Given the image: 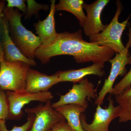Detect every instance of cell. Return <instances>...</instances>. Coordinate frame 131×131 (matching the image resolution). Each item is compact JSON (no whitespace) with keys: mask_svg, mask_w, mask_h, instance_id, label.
<instances>
[{"mask_svg":"<svg viewBox=\"0 0 131 131\" xmlns=\"http://www.w3.org/2000/svg\"><path fill=\"white\" fill-rule=\"evenodd\" d=\"M50 12L43 20H39L37 23L34 24L36 33L40 38V46L50 44L55 41L58 33L56 29L55 14L56 12V1H51Z\"/></svg>","mask_w":131,"mask_h":131,"instance_id":"obj_13","label":"cell"},{"mask_svg":"<svg viewBox=\"0 0 131 131\" xmlns=\"http://www.w3.org/2000/svg\"><path fill=\"white\" fill-rule=\"evenodd\" d=\"M115 100L120 109L119 122L131 121V86L116 95Z\"/></svg>","mask_w":131,"mask_h":131,"instance_id":"obj_17","label":"cell"},{"mask_svg":"<svg viewBox=\"0 0 131 131\" xmlns=\"http://www.w3.org/2000/svg\"><path fill=\"white\" fill-rule=\"evenodd\" d=\"M116 5L115 14L110 24L103 31L91 36L89 39L91 43L109 47L115 53H120L125 48L121 40V37L128 24L131 14L126 20L120 23L118 18L123 9V5L120 1H117Z\"/></svg>","mask_w":131,"mask_h":131,"instance_id":"obj_3","label":"cell"},{"mask_svg":"<svg viewBox=\"0 0 131 131\" xmlns=\"http://www.w3.org/2000/svg\"><path fill=\"white\" fill-rule=\"evenodd\" d=\"M108 106L106 108L97 106L94 119L91 124L86 122L84 113L80 116L81 125L84 131H109V125L113 120L119 117L120 109L118 106H115L114 101L109 96Z\"/></svg>","mask_w":131,"mask_h":131,"instance_id":"obj_8","label":"cell"},{"mask_svg":"<svg viewBox=\"0 0 131 131\" xmlns=\"http://www.w3.org/2000/svg\"><path fill=\"white\" fill-rule=\"evenodd\" d=\"M3 14L8 21L9 35L15 44L26 57L34 60L35 51L41 45L40 38L23 25L21 18L24 14L17 8L7 7Z\"/></svg>","mask_w":131,"mask_h":131,"instance_id":"obj_2","label":"cell"},{"mask_svg":"<svg viewBox=\"0 0 131 131\" xmlns=\"http://www.w3.org/2000/svg\"><path fill=\"white\" fill-rule=\"evenodd\" d=\"M97 97L94 84L85 78L78 84H73L68 93L60 95L59 100L52 103V106L55 108L59 106L73 104L86 109L88 106L86 98L96 99Z\"/></svg>","mask_w":131,"mask_h":131,"instance_id":"obj_7","label":"cell"},{"mask_svg":"<svg viewBox=\"0 0 131 131\" xmlns=\"http://www.w3.org/2000/svg\"><path fill=\"white\" fill-rule=\"evenodd\" d=\"M104 64L93 63L90 66L78 69L59 71L56 73L58 75L59 82H73L74 83L81 82L84 78L89 75H95L102 77L105 75L103 68Z\"/></svg>","mask_w":131,"mask_h":131,"instance_id":"obj_14","label":"cell"},{"mask_svg":"<svg viewBox=\"0 0 131 131\" xmlns=\"http://www.w3.org/2000/svg\"><path fill=\"white\" fill-rule=\"evenodd\" d=\"M7 96L9 114L8 119L20 120L24 115L23 108L27 104L32 101H39L46 103L51 101L54 98L50 91L32 93L26 91H7Z\"/></svg>","mask_w":131,"mask_h":131,"instance_id":"obj_6","label":"cell"},{"mask_svg":"<svg viewBox=\"0 0 131 131\" xmlns=\"http://www.w3.org/2000/svg\"><path fill=\"white\" fill-rule=\"evenodd\" d=\"M5 7V3L4 1H0V24L1 20L3 15V10ZM5 53L2 43L1 36V27H0V63L4 61Z\"/></svg>","mask_w":131,"mask_h":131,"instance_id":"obj_24","label":"cell"},{"mask_svg":"<svg viewBox=\"0 0 131 131\" xmlns=\"http://www.w3.org/2000/svg\"><path fill=\"white\" fill-rule=\"evenodd\" d=\"M49 131H74L66 120L57 123Z\"/></svg>","mask_w":131,"mask_h":131,"instance_id":"obj_23","label":"cell"},{"mask_svg":"<svg viewBox=\"0 0 131 131\" xmlns=\"http://www.w3.org/2000/svg\"><path fill=\"white\" fill-rule=\"evenodd\" d=\"M9 114L7 96L5 91L0 88V121L8 119Z\"/></svg>","mask_w":131,"mask_h":131,"instance_id":"obj_20","label":"cell"},{"mask_svg":"<svg viewBox=\"0 0 131 131\" xmlns=\"http://www.w3.org/2000/svg\"><path fill=\"white\" fill-rule=\"evenodd\" d=\"M59 83L56 73L48 75L30 68L27 75L25 90L32 93L48 92L53 86Z\"/></svg>","mask_w":131,"mask_h":131,"instance_id":"obj_12","label":"cell"},{"mask_svg":"<svg viewBox=\"0 0 131 131\" xmlns=\"http://www.w3.org/2000/svg\"><path fill=\"white\" fill-rule=\"evenodd\" d=\"M51 101L41 103L32 108H26L27 113H33L35 119L28 131H49L57 123L66 120L63 116L52 106Z\"/></svg>","mask_w":131,"mask_h":131,"instance_id":"obj_9","label":"cell"},{"mask_svg":"<svg viewBox=\"0 0 131 131\" xmlns=\"http://www.w3.org/2000/svg\"><path fill=\"white\" fill-rule=\"evenodd\" d=\"M129 64L131 65V61ZM131 86V68L124 77L113 88L111 95L116 96L121 93L127 88Z\"/></svg>","mask_w":131,"mask_h":131,"instance_id":"obj_19","label":"cell"},{"mask_svg":"<svg viewBox=\"0 0 131 131\" xmlns=\"http://www.w3.org/2000/svg\"><path fill=\"white\" fill-rule=\"evenodd\" d=\"M0 27L2 43L5 53L4 60L10 62L21 61L30 66H36L35 61L26 57L14 43L9 35L8 21L3 14L1 20Z\"/></svg>","mask_w":131,"mask_h":131,"instance_id":"obj_11","label":"cell"},{"mask_svg":"<svg viewBox=\"0 0 131 131\" xmlns=\"http://www.w3.org/2000/svg\"><path fill=\"white\" fill-rule=\"evenodd\" d=\"M30 67L21 61H3L0 63V88L15 92L25 90L27 75Z\"/></svg>","mask_w":131,"mask_h":131,"instance_id":"obj_4","label":"cell"},{"mask_svg":"<svg viewBox=\"0 0 131 131\" xmlns=\"http://www.w3.org/2000/svg\"><path fill=\"white\" fill-rule=\"evenodd\" d=\"M6 7L8 8H16L20 11L25 14L26 12L27 6L25 4L26 1L24 0H7Z\"/></svg>","mask_w":131,"mask_h":131,"instance_id":"obj_22","label":"cell"},{"mask_svg":"<svg viewBox=\"0 0 131 131\" xmlns=\"http://www.w3.org/2000/svg\"><path fill=\"white\" fill-rule=\"evenodd\" d=\"M65 119L74 131H84L81 125L80 116L86 108L76 105L70 104L59 106L54 108Z\"/></svg>","mask_w":131,"mask_h":131,"instance_id":"obj_15","label":"cell"},{"mask_svg":"<svg viewBox=\"0 0 131 131\" xmlns=\"http://www.w3.org/2000/svg\"><path fill=\"white\" fill-rule=\"evenodd\" d=\"M27 2V9L25 14V19L30 18L33 15L38 14L39 10L44 9L47 11L49 9V6L46 5L39 4L33 0L26 1Z\"/></svg>","mask_w":131,"mask_h":131,"instance_id":"obj_21","label":"cell"},{"mask_svg":"<svg viewBox=\"0 0 131 131\" xmlns=\"http://www.w3.org/2000/svg\"><path fill=\"white\" fill-rule=\"evenodd\" d=\"M129 40L124 50L120 53H116L114 58L109 60L112 68L108 77L105 80L103 87L95 99V103L96 105L103 104L104 99L107 93H112L115 80L118 76H122L126 74V66L131 61V55L129 49L131 47V28H129Z\"/></svg>","mask_w":131,"mask_h":131,"instance_id":"obj_5","label":"cell"},{"mask_svg":"<svg viewBox=\"0 0 131 131\" xmlns=\"http://www.w3.org/2000/svg\"><path fill=\"white\" fill-rule=\"evenodd\" d=\"M109 0H96L91 4L84 3L83 7L87 13L86 18L83 26L84 34L91 37L103 31L107 25H103L101 16L104 8L109 2Z\"/></svg>","mask_w":131,"mask_h":131,"instance_id":"obj_10","label":"cell"},{"mask_svg":"<svg viewBox=\"0 0 131 131\" xmlns=\"http://www.w3.org/2000/svg\"><path fill=\"white\" fill-rule=\"evenodd\" d=\"M27 121L20 126H15L11 130H8L6 126V121H0V131H28L32 126L35 116L33 113L27 114Z\"/></svg>","mask_w":131,"mask_h":131,"instance_id":"obj_18","label":"cell"},{"mask_svg":"<svg viewBox=\"0 0 131 131\" xmlns=\"http://www.w3.org/2000/svg\"><path fill=\"white\" fill-rule=\"evenodd\" d=\"M115 53L109 47L83 40L80 29L74 32L58 33L54 42L47 45L40 46L35 51V57L43 64L49 63L51 58L61 55L72 56L78 63L92 62L105 64Z\"/></svg>","mask_w":131,"mask_h":131,"instance_id":"obj_1","label":"cell"},{"mask_svg":"<svg viewBox=\"0 0 131 131\" xmlns=\"http://www.w3.org/2000/svg\"><path fill=\"white\" fill-rule=\"evenodd\" d=\"M83 0H60L56 5V11H65L70 12L78 20L81 26L83 27L86 16L83 12Z\"/></svg>","mask_w":131,"mask_h":131,"instance_id":"obj_16","label":"cell"}]
</instances>
